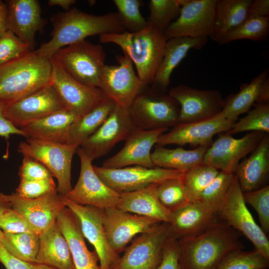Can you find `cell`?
I'll return each mask as SVG.
<instances>
[{
    "mask_svg": "<svg viewBox=\"0 0 269 269\" xmlns=\"http://www.w3.org/2000/svg\"><path fill=\"white\" fill-rule=\"evenodd\" d=\"M208 37H174L166 40L164 54L150 86L157 92L167 93L170 76L174 69L191 49H201Z\"/></svg>",
    "mask_w": 269,
    "mask_h": 269,
    "instance_id": "83f0119b",
    "label": "cell"
},
{
    "mask_svg": "<svg viewBox=\"0 0 269 269\" xmlns=\"http://www.w3.org/2000/svg\"><path fill=\"white\" fill-rule=\"evenodd\" d=\"M233 174L243 192L257 190L269 185V134L265 135L251 154L238 164Z\"/></svg>",
    "mask_w": 269,
    "mask_h": 269,
    "instance_id": "484cf974",
    "label": "cell"
},
{
    "mask_svg": "<svg viewBox=\"0 0 269 269\" xmlns=\"http://www.w3.org/2000/svg\"><path fill=\"white\" fill-rule=\"evenodd\" d=\"M53 177L37 180H20L16 189L20 196L27 199H34L56 191Z\"/></svg>",
    "mask_w": 269,
    "mask_h": 269,
    "instance_id": "7dc6e473",
    "label": "cell"
},
{
    "mask_svg": "<svg viewBox=\"0 0 269 269\" xmlns=\"http://www.w3.org/2000/svg\"><path fill=\"white\" fill-rule=\"evenodd\" d=\"M78 146L31 138L21 141L18 151L43 164L57 180V193L65 196L72 189V159Z\"/></svg>",
    "mask_w": 269,
    "mask_h": 269,
    "instance_id": "52a82bcc",
    "label": "cell"
},
{
    "mask_svg": "<svg viewBox=\"0 0 269 269\" xmlns=\"http://www.w3.org/2000/svg\"><path fill=\"white\" fill-rule=\"evenodd\" d=\"M217 0H181L178 17L163 32L167 40L174 37H209Z\"/></svg>",
    "mask_w": 269,
    "mask_h": 269,
    "instance_id": "9a60e30c",
    "label": "cell"
},
{
    "mask_svg": "<svg viewBox=\"0 0 269 269\" xmlns=\"http://www.w3.org/2000/svg\"><path fill=\"white\" fill-rule=\"evenodd\" d=\"M168 227L169 223L160 222L140 234L110 269H157L168 238Z\"/></svg>",
    "mask_w": 269,
    "mask_h": 269,
    "instance_id": "30bf717a",
    "label": "cell"
},
{
    "mask_svg": "<svg viewBox=\"0 0 269 269\" xmlns=\"http://www.w3.org/2000/svg\"><path fill=\"white\" fill-rule=\"evenodd\" d=\"M269 71L268 68L266 69L249 83L242 84L238 93L230 94L224 100L221 115L237 122L239 116L248 112L257 103L262 86L268 77Z\"/></svg>",
    "mask_w": 269,
    "mask_h": 269,
    "instance_id": "836d02e7",
    "label": "cell"
},
{
    "mask_svg": "<svg viewBox=\"0 0 269 269\" xmlns=\"http://www.w3.org/2000/svg\"><path fill=\"white\" fill-rule=\"evenodd\" d=\"M5 105L0 103V136L7 139L11 134H18L25 137L24 133L14 127L4 117V108Z\"/></svg>",
    "mask_w": 269,
    "mask_h": 269,
    "instance_id": "f5cc1de1",
    "label": "cell"
},
{
    "mask_svg": "<svg viewBox=\"0 0 269 269\" xmlns=\"http://www.w3.org/2000/svg\"><path fill=\"white\" fill-rule=\"evenodd\" d=\"M29 52L28 46L9 30L0 38V65Z\"/></svg>",
    "mask_w": 269,
    "mask_h": 269,
    "instance_id": "bcb514c9",
    "label": "cell"
},
{
    "mask_svg": "<svg viewBox=\"0 0 269 269\" xmlns=\"http://www.w3.org/2000/svg\"><path fill=\"white\" fill-rule=\"evenodd\" d=\"M0 263L6 269H57L45 265L19 260L10 255L0 243Z\"/></svg>",
    "mask_w": 269,
    "mask_h": 269,
    "instance_id": "816d5d0a",
    "label": "cell"
},
{
    "mask_svg": "<svg viewBox=\"0 0 269 269\" xmlns=\"http://www.w3.org/2000/svg\"><path fill=\"white\" fill-rule=\"evenodd\" d=\"M156 183L136 191L120 194L116 208L141 216L170 223L171 212L160 202L156 192Z\"/></svg>",
    "mask_w": 269,
    "mask_h": 269,
    "instance_id": "f546056e",
    "label": "cell"
},
{
    "mask_svg": "<svg viewBox=\"0 0 269 269\" xmlns=\"http://www.w3.org/2000/svg\"><path fill=\"white\" fill-rule=\"evenodd\" d=\"M106 57L101 45L85 39L60 49L50 59L79 83L99 88Z\"/></svg>",
    "mask_w": 269,
    "mask_h": 269,
    "instance_id": "8992f818",
    "label": "cell"
},
{
    "mask_svg": "<svg viewBox=\"0 0 269 269\" xmlns=\"http://www.w3.org/2000/svg\"><path fill=\"white\" fill-rule=\"evenodd\" d=\"M8 30L25 43L30 51H35V35L43 32L47 20L41 16V7L37 0H7Z\"/></svg>",
    "mask_w": 269,
    "mask_h": 269,
    "instance_id": "cb8c5ba5",
    "label": "cell"
},
{
    "mask_svg": "<svg viewBox=\"0 0 269 269\" xmlns=\"http://www.w3.org/2000/svg\"><path fill=\"white\" fill-rule=\"evenodd\" d=\"M11 208V204L9 201L8 195L0 192V216L8 208ZM3 232L0 230V239Z\"/></svg>",
    "mask_w": 269,
    "mask_h": 269,
    "instance_id": "680465c9",
    "label": "cell"
},
{
    "mask_svg": "<svg viewBox=\"0 0 269 269\" xmlns=\"http://www.w3.org/2000/svg\"><path fill=\"white\" fill-rule=\"evenodd\" d=\"M219 171L212 166L202 164L183 173L181 179L190 203L196 202L199 199L202 192Z\"/></svg>",
    "mask_w": 269,
    "mask_h": 269,
    "instance_id": "74e56055",
    "label": "cell"
},
{
    "mask_svg": "<svg viewBox=\"0 0 269 269\" xmlns=\"http://www.w3.org/2000/svg\"><path fill=\"white\" fill-rule=\"evenodd\" d=\"M76 2L75 0H49L48 4L49 6H60L67 11L70 9L71 5L74 4Z\"/></svg>",
    "mask_w": 269,
    "mask_h": 269,
    "instance_id": "6f0895ef",
    "label": "cell"
},
{
    "mask_svg": "<svg viewBox=\"0 0 269 269\" xmlns=\"http://www.w3.org/2000/svg\"><path fill=\"white\" fill-rule=\"evenodd\" d=\"M171 218L168 237L177 241L202 234L218 219L216 212L198 202L171 212Z\"/></svg>",
    "mask_w": 269,
    "mask_h": 269,
    "instance_id": "d4e9b609",
    "label": "cell"
},
{
    "mask_svg": "<svg viewBox=\"0 0 269 269\" xmlns=\"http://www.w3.org/2000/svg\"><path fill=\"white\" fill-rule=\"evenodd\" d=\"M168 95L180 106L178 123H188L210 119L220 114L224 99L216 90H200L179 84L171 88Z\"/></svg>",
    "mask_w": 269,
    "mask_h": 269,
    "instance_id": "5bb4252c",
    "label": "cell"
},
{
    "mask_svg": "<svg viewBox=\"0 0 269 269\" xmlns=\"http://www.w3.org/2000/svg\"><path fill=\"white\" fill-rule=\"evenodd\" d=\"M93 168L105 184L120 194L139 190L167 179L181 178L183 174L175 170L139 165L120 168L93 166Z\"/></svg>",
    "mask_w": 269,
    "mask_h": 269,
    "instance_id": "8fae6325",
    "label": "cell"
},
{
    "mask_svg": "<svg viewBox=\"0 0 269 269\" xmlns=\"http://www.w3.org/2000/svg\"><path fill=\"white\" fill-rule=\"evenodd\" d=\"M11 208L20 214L35 234L39 235L56 221L60 212L66 207L63 196L57 191L34 199H27L16 192L7 195Z\"/></svg>",
    "mask_w": 269,
    "mask_h": 269,
    "instance_id": "ffe728a7",
    "label": "cell"
},
{
    "mask_svg": "<svg viewBox=\"0 0 269 269\" xmlns=\"http://www.w3.org/2000/svg\"><path fill=\"white\" fill-rule=\"evenodd\" d=\"M56 221L68 243L75 269H100L98 255L88 249L79 220L74 212L66 207Z\"/></svg>",
    "mask_w": 269,
    "mask_h": 269,
    "instance_id": "4316f807",
    "label": "cell"
},
{
    "mask_svg": "<svg viewBox=\"0 0 269 269\" xmlns=\"http://www.w3.org/2000/svg\"><path fill=\"white\" fill-rule=\"evenodd\" d=\"M8 8L5 2L0 0V38L8 30L7 26Z\"/></svg>",
    "mask_w": 269,
    "mask_h": 269,
    "instance_id": "11a10c76",
    "label": "cell"
},
{
    "mask_svg": "<svg viewBox=\"0 0 269 269\" xmlns=\"http://www.w3.org/2000/svg\"><path fill=\"white\" fill-rule=\"evenodd\" d=\"M269 37V17L258 16L247 19L226 33L218 41L223 45L234 40L247 39L264 41Z\"/></svg>",
    "mask_w": 269,
    "mask_h": 269,
    "instance_id": "8d00e7d4",
    "label": "cell"
},
{
    "mask_svg": "<svg viewBox=\"0 0 269 269\" xmlns=\"http://www.w3.org/2000/svg\"><path fill=\"white\" fill-rule=\"evenodd\" d=\"M181 6V0H150L147 22L163 33L178 17Z\"/></svg>",
    "mask_w": 269,
    "mask_h": 269,
    "instance_id": "f35d334b",
    "label": "cell"
},
{
    "mask_svg": "<svg viewBox=\"0 0 269 269\" xmlns=\"http://www.w3.org/2000/svg\"><path fill=\"white\" fill-rule=\"evenodd\" d=\"M117 13L126 31H139L147 26L146 19L140 12L142 1L139 0H114Z\"/></svg>",
    "mask_w": 269,
    "mask_h": 269,
    "instance_id": "ee69618b",
    "label": "cell"
},
{
    "mask_svg": "<svg viewBox=\"0 0 269 269\" xmlns=\"http://www.w3.org/2000/svg\"><path fill=\"white\" fill-rule=\"evenodd\" d=\"M244 249L234 250L220 262L216 269H268L269 260L261 253L254 249L245 251Z\"/></svg>",
    "mask_w": 269,
    "mask_h": 269,
    "instance_id": "ab89813d",
    "label": "cell"
},
{
    "mask_svg": "<svg viewBox=\"0 0 269 269\" xmlns=\"http://www.w3.org/2000/svg\"><path fill=\"white\" fill-rule=\"evenodd\" d=\"M217 216L219 220L245 236L253 244L255 249L269 260L267 236L248 210L235 175L226 196L217 211Z\"/></svg>",
    "mask_w": 269,
    "mask_h": 269,
    "instance_id": "ba28073f",
    "label": "cell"
},
{
    "mask_svg": "<svg viewBox=\"0 0 269 269\" xmlns=\"http://www.w3.org/2000/svg\"><path fill=\"white\" fill-rule=\"evenodd\" d=\"M99 40L102 43L119 45L134 64L143 84L151 85L164 52L166 40L162 32L148 24L138 32L102 34Z\"/></svg>",
    "mask_w": 269,
    "mask_h": 269,
    "instance_id": "277c9868",
    "label": "cell"
},
{
    "mask_svg": "<svg viewBox=\"0 0 269 269\" xmlns=\"http://www.w3.org/2000/svg\"><path fill=\"white\" fill-rule=\"evenodd\" d=\"M79 117L66 109L37 119L19 129L26 138L67 144L69 129Z\"/></svg>",
    "mask_w": 269,
    "mask_h": 269,
    "instance_id": "f1b7e54d",
    "label": "cell"
},
{
    "mask_svg": "<svg viewBox=\"0 0 269 269\" xmlns=\"http://www.w3.org/2000/svg\"><path fill=\"white\" fill-rule=\"evenodd\" d=\"M116 105L109 99L88 114L80 117L69 129L67 144L80 146L104 123Z\"/></svg>",
    "mask_w": 269,
    "mask_h": 269,
    "instance_id": "e575fe53",
    "label": "cell"
},
{
    "mask_svg": "<svg viewBox=\"0 0 269 269\" xmlns=\"http://www.w3.org/2000/svg\"><path fill=\"white\" fill-rule=\"evenodd\" d=\"M269 15V0H253L247 14V19L258 16H267Z\"/></svg>",
    "mask_w": 269,
    "mask_h": 269,
    "instance_id": "db71d44e",
    "label": "cell"
},
{
    "mask_svg": "<svg viewBox=\"0 0 269 269\" xmlns=\"http://www.w3.org/2000/svg\"><path fill=\"white\" fill-rule=\"evenodd\" d=\"M0 243L12 256L19 260L36 263L39 235L34 233H2Z\"/></svg>",
    "mask_w": 269,
    "mask_h": 269,
    "instance_id": "d590c367",
    "label": "cell"
},
{
    "mask_svg": "<svg viewBox=\"0 0 269 269\" xmlns=\"http://www.w3.org/2000/svg\"><path fill=\"white\" fill-rule=\"evenodd\" d=\"M246 204L252 206L257 211L261 228L267 236L269 232V185L257 190L243 192Z\"/></svg>",
    "mask_w": 269,
    "mask_h": 269,
    "instance_id": "f6af8a7d",
    "label": "cell"
},
{
    "mask_svg": "<svg viewBox=\"0 0 269 269\" xmlns=\"http://www.w3.org/2000/svg\"><path fill=\"white\" fill-rule=\"evenodd\" d=\"M116 58L118 64L104 66L99 88L116 105L128 111L145 86L135 74L133 62L126 53Z\"/></svg>",
    "mask_w": 269,
    "mask_h": 269,
    "instance_id": "9c48e42d",
    "label": "cell"
},
{
    "mask_svg": "<svg viewBox=\"0 0 269 269\" xmlns=\"http://www.w3.org/2000/svg\"><path fill=\"white\" fill-rule=\"evenodd\" d=\"M51 39L34 51L39 56L50 59L60 49L85 40L86 37L126 31L117 12L94 15L74 7L59 12L50 18Z\"/></svg>",
    "mask_w": 269,
    "mask_h": 269,
    "instance_id": "6da1fadb",
    "label": "cell"
},
{
    "mask_svg": "<svg viewBox=\"0 0 269 269\" xmlns=\"http://www.w3.org/2000/svg\"><path fill=\"white\" fill-rule=\"evenodd\" d=\"M128 113L134 128L153 130L178 123L180 106L167 93L144 86L133 100Z\"/></svg>",
    "mask_w": 269,
    "mask_h": 269,
    "instance_id": "5b68a950",
    "label": "cell"
},
{
    "mask_svg": "<svg viewBox=\"0 0 269 269\" xmlns=\"http://www.w3.org/2000/svg\"><path fill=\"white\" fill-rule=\"evenodd\" d=\"M39 237L36 263L57 269H75L69 246L56 221Z\"/></svg>",
    "mask_w": 269,
    "mask_h": 269,
    "instance_id": "4dcf8cb0",
    "label": "cell"
},
{
    "mask_svg": "<svg viewBox=\"0 0 269 269\" xmlns=\"http://www.w3.org/2000/svg\"><path fill=\"white\" fill-rule=\"evenodd\" d=\"M167 128L144 130L134 128L125 140L123 148L104 161L102 167L120 168L132 165L153 168L150 150L160 134Z\"/></svg>",
    "mask_w": 269,
    "mask_h": 269,
    "instance_id": "603a6c76",
    "label": "cell"
},
{
    "mask_svg": "<svg viewBox=\"0 0 269 269\" xmlns=\"http://www.w3.org/2000/svg\"><path fill=\"white\" fill-rule=\"evenodd\" d=\"M50 59L34 51L0 65V103L11 104L51 84Z\"/></svg>",
    "mask_w": 269,
    "mask_h": 269,
    "instance_id": "3957f363",
    "label": "cell"
},
{
    "mask_svg": "<svg viewBox=\"0 0 269 269\" xmlns=\"http://www.w3.org/2000/svg\"><path fill=\"white\" fill-rule=\"evenodd\" d=\"M104 227L108 243L116 254L126 249L127 244L138 234L149 231L160 222L118 209H104Z\"/></svg>",
    "mask_w": 269,
    "mask_h": 269,
    "instance_id": "7402d4cb",
    "label": "cell"
},
{
    "mask_svg": "<svg viewBox=\"0 0 269 269\" xmlns=\"http://www.w3.org/2000/svg\"><path fill=\"white\" fill-rule=\"evenodd\" d=\"M252 0H217L212 31L209 37L218 41L247 19Z\"/></svg>",
    "mask_w": 269,
    "mask_h": 269,
    "instance_id": "d6a6232c",
    "label": "cell"
},
{
    "mask_svg": "<svg viewBox=\"0 0 269 269\" xmlns=\"http://www.w3.org/2000/svg\"><path fill=\"white\" fill-rule=\"evenodd\" d=\"M66 109L58 92L51 84L5 105L3 113L8 121L20 129L37 119Z\"/></svg>",
    "mask_w": 269,
    "mask_h": 269,
    "instance_id": "e0dca14e",
    "label": "cell"
},
{
    "mask_svg": "<svg viewBox=\"0 0 269 269\" xmlns=\"http://www.w3.org/2000/svg\"><path fill=\"white\" fill-rule=\"evenodd\" d=\"M134 128L128 111L116 105L104 123L80 147L93 161L107 154L118 142L125 140Z\"/></svg>",
    "mask_w": 269,
    "mask_h": 269,
    "instance_id": "44dd1931",
    "label": "cell"
},
{
    "mask_svg": "<svg viewBox=\"0 0 269 269\" xmlns=\"http://www.w3.org/2000/svg\"><path fill=\"white\" fill-rule=\"evenodd\" d=\"M266 134L251 132L236 139L226 132L220 133L208 148L203 164L220 171L234 173L240 160L256 148Z\"/></svg>",
    "mask_w": 269,
    "mask_h": 269,
    "instance_id": "4fadbf2b",
    "label": "cell"
},
{
    "mask_svg": "<svg viewBox=\"0 0 269 269\" xmlns=\"http://www.w3.org/2000/svg\"><path fill=\"white\" fill-rule=\"evenodd\" d=\"M77 152L81 163L80 175L74 187L64 197L83 206L103 209L116 207L120 194L108 187L99 177L94 170L92 161L80 146Z\"/></svg>",
    "mask_w": 269,
    "mask_h": 269,
    "instance_id": "7c38bea8",
    "label": "cell"
},
{
    "mask_svg": "<svg viewBox=\"0 0 269 269\" xmlns=\"http://www.w3.org/2000/svg\"><path fill=\"white\" fill-rule=\"evenodd\" d=\"M180 249L177 240L168 237L164 246L161 261L157 269H182Z\"/></svg>",
    "mask_w": 269,
    "mask_h": 269,
    "instance_id": "f907efd6",
    "label": "cell"
},
{
    "mask_svg": "<svg viewBox=\"0 0 269 269\" xmlns=\"http://www.w3.org/2000/svg\"><path fill=\"white\" fill-rule=\"evenodd\" d=\"M67 207L78 217L82 233L95 248L100 269H110L120 258L109 246L104 227V209L76 204L63 196Z\"/></svg>",
    "mask_w": 269,
    "mask_h": 269,
    "instance_id": "d6986e66",
    "label": "cell"
},
{
    "mask_svg": "<svg viewBox=\"0 0 269 269\" xmlns=\"http://www.w3.org/2000/svg\"><path fill=\"white\" fill-rule=\"evenodd\" d=\"M51 84L67 110L83 116L109 98L99 88L86 86L73 78L56 62L50 59Z\"/></svg>",
    "mask_w": 269,
    "mask_h": 269,
    "instance_id": "2e32d148",
    "label": "cell"
},
{
    "mask_svg": "<svg viewBox=\"0 0 269 269\" xmlns=\"http://www.w3.org/2000/svg\"><path fill=\"white\" fill-rule=\"evenodd\" d=\"M20 180H37L53 177L50 171L41 163L28 156H24L20 167Z\"/></svg>",
    "mask_w": 269,
    "mask_h": 269,
    "instance_id": "681fc988",
    "label": "cell"
},
{
    "mask_svg": "<svg viewBox=\"0 0 269 269\" xmlns=\"http://www.w3.org/2000/svg\"><path fill=\"white\" fill-rule=\"evenodd\" d=\"M235 122L225 118L220 113L204 121L178 123L168 133L160 134L156 143L163 146L171 144L210 146L215 134L228 132Z\"/></svg>",
    "mask_w": 269,
    "mask_h": 269,
    "instance_id": "ac0fdd59",
    "label": "cell"
},
{
    "mask_svg": "<svg viewBox=\"0 0 269 269\" xmlns=\"http://www.w3.org/2000/svg\"><path fill=\"white\" fill-rule=\"evenodd\" d=\"M208 146H202L194 149L187 150L179 147L168 149L156 145L151 153V158L154 167L172 169L184 173L203 164L205 154Z\"/></svg>",
    "mask_w": 269,
    "mask_h": 269,
    "instance_id": "1f68e13d",
    "label": "cell"
},
{
    "mask_svg": "<svg viewBox=\"0 0 269 269\" xmlns=\"http://www.w3.org/2000/svg\"><path fill=\"white\" fill-rule=\"evenodd\" d=\"M0 230L8 233H34L25 219L11 208L0 216Z\"/></svg>",
    "mask_w": 269,
    "mask_h": 269,
    "instance_id": "c3c4849f",
    "label": "cell"
},
{
    "mask_svg": "<svg viewBox=\"0 0 269 269\" xmlns=\"http://www.w3.org/2000/svg\"><path fill=\"white\" fill-rule=\"evenodd\" d=\"M269 102V78L265 81L261 88L260 95L256 104Z\"/></svg>",
    "mask_w": 269,
    "mask_h": 269,
    "instance_id": "9f6ffc18",
    "label": "cell"
},
{
    "mask_svg": "<svg viewBox=\"0 0 269 269\" xmlns=\"http://www.w3.org/2000/svg\"><path fill=\"white\" fill-rule=\"evenodd\" d=\"M181 178L167 179L157 183L158 198L161 204L171 212L190 203L186 195Z\"/></svg>",
    "mask_w": 269,
    "mask_h": 269,
    "instance_id": "b9f144b4",
    "label": "cell"
},
{
    "mask_svg": "<svg viewBox=\"0 0 269 269\" xmlns=\"http://www.w3.org/2000/svg\"><path fill=\"white\" fill-rule=\"evenodd\" d=\"M242 234L219 220L203 233L178 240L182 269H216L231 252L244 249Z\"/></svg>",
    "mask_w": 269,
    "mask_h": 269,
    "instance_id": "7a4b0ae2",
    "label": "cell"
},
{
    "mask_svg": "<svg viewBox=\"0 0 269 269\" xmlns=\"http://www.w3.org/2000/svg\"><path fill=\"white\" fill-rule=\"evenodd\" d=\"M234 174L219 171L196 201L216 212L224 201Z\"/></svg>",
    "mask_w": 269,
    "mask_h": 269,
    "instance_id": "7bdbcfd3",
    "label": "cell"
},
{
    "mask_svg": "<svg viewBox=\"0 0 269 269\" xmlns=\"http://www.w3.org/2000/svg\"><path fill=\"white\" fill-rule=\"evenodd\" d=\"M244 118L236 122L228 132L232 135L246 132H262L269 134V102L255 104Z\"/></svg>",
    "mask_w": 269,
    "mask_h": 269,
    "instance_id": "60d3db41",
    "label": "cell"
}]
</instances>
